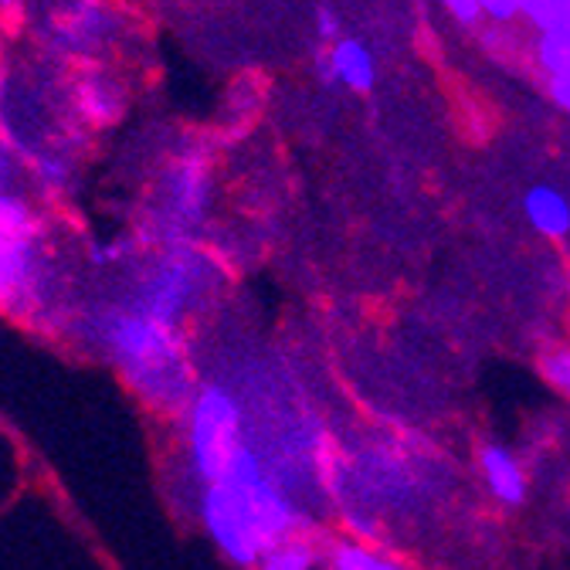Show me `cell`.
Listing matches in <instances>:
<instances>
[{
    "label": "cell",
    "instance_id": "obj_1",
    "mask_svg": "<svg viewBox=\"0 0 570 570\" xmlns=\"http://www.w3.org/2000/svg\"><path fill=\"white\" fill-rule=\"evenodd\" d=\"M194 513L210 543L238 567H255L268 547L303 530L299 503L252 442L222 479L197 489Z\"/></svg>",
    "mask_w": 570,
    "mask_h": 570
},
{
    "label": "cell",
    "instance_id": "obj_2",
    "mask_svg": "<svg viewBox=\"0 0 570 570\" xmlns=\"http://www.w3.org/2000/svg\"><path fill=\"white\" fill-rule=\"evenodd\" d=\"M82 330L89 343L147 404L177 414L194 394L197 381L184 330L142 316L129 309L122 299H109L89 309Z\"/></svg>",
    "mask_w": 570,
    "mask_h": 570
},
{
    "label": "cell",
    "instance_id": "obj_3",
    "mask_svg": "<svg viewBox=\"0 0 570 570\" xmlns=\"http://www.w3.org/2000/svg\"><path fill=\"white\" fill-rule=\"evenodd\" d=\"M180 414L184 465L194 489L222 479L248 445V417L238 394L218 381H197Z\"/></svg>",
    "mask_w": 570,
    "mask_h": 570
},
{
    "label": "cell",
    "instance_id": "obj_4",
    "mask_svg": "<svg viewBox=\"0 0 570 570\" xmlns=\"http://www.w3.org/2000/svg\"><path fill=\"white\" fill-rule=\"evenodd\" d=\"M207 289L210 265L204 262V255H197L194 248H164L116 299L164 326L187 330V320L197 313Z\"/></svg>",
    "mask_w": 570,
    "mask_h": 570
},
{
    "label": "cell",
    "instance_id": "obj_5",
    "mask_svg": "<svg viewBox=\"0 0 570 570\" xmlns=\"http://www.w3.org/2000/svg\"><path fill=\"white\" fill-rule=\"evenodd\" d=\"M45 282L41 228L31 204L0 190V306L14 313L38 309Z\"/></svg>",
    "mask_w": 570,
    "mask_h": 570
},
{
    "label": "cell",
    "instance_id": "obj_6",
    "mask_svg": "<svg viewBox=\"0 0 570 570\" xmlns=\"http://www.w3.org/2000/svg\"><path fill=\"white\" fill-rule=\"evenodd\" d=\"M210 187L214 177L204 154L190 150L170 160V167L160 177L154 204V228L164 248H194V238L204 228L210 210Z\"/></svg>",
    "mask_w": 570,
    "mask_h": 570
},
{
    "label": "cell",
    "instance_id": "obj_7",
    "mask_svg": "<svg viewBox=\"0 0 570 570\" xmlns=\"http://www.w3.org/2000/svg\"><path fill=\"white\" fill-rule=\"evenodd\" d=\"M119 31L109 0H51L41 35L61 58H96Z\"/></svg>",
    "mask_w": 570,
    "mask_h": 570
},
{
    "label": "cell",
    "instance_id": "obj_8",
    "mask_svg": "<svg viewBox=\"0 0 570 570\" xmlns=\"http://www.w3.org/2000/svg\"><path fill=\"white\" fill-rule=\"evenodd\" d=\"M320 71L326 82H340L353 92H371L377 82V61L361 38H340L326 48Z\"/></svg>",
    "mask_w": 570,
    "mask_h": 570
},
{
    "label": "cell",
    "instance_id": "obj_9",
    "mask_svg": "<svg viewBox=\"0 0 570 570\" xmlns=\"http://www.w3.org/2000/svg\"><path fill=\"white\" fill-rule=\"evenodd\" d=\"M479 469H482V479H485V489L499 499L503 507H520L527 499V469L523 462L503 449V445H485L479 452Z\"/></svg>",
    "mask_w": 570,
    "mask_h": 570
},
{
    "label": "cell",
    "instance_id": "obj_10",
    "mask_svg": "<svg viewBox=\"0 0 570 570\" xmlns=\"http://www.w3.org/2000/svg\"><path fill=\"white\" fill-rule=\"evenodd\" d=\"M71 106H76V112L96 126V129H106L112 126L119 116H122V92L116 86V79H106V76H82L76 82V92H71Z\"/></svg>",
    "mask_w": 570,
    "mask_h": 570
},
{
    "label": "cell",
    "instance_id": "obj_11",
    "mask_svg": "<svg viewBox=\"0 0 570 570\" xmlns=\"http://www.w3.org/2000/svg\"><path fill=\"white\" fill-rule=\"evenodd\" d=\"M523 214L543 238H567L570 235V197L550 184H537L523 197Z\"/></svg>",
    "mask_w": 570,
    "mask_h": 570
},
{
    "label": "cell",
    "instance_id": "obj_12",
    "mask_svg": "<svg viewBox=\"0 0 570 570\" xmlns=\"http://www.w3.org/2000/svg\"><path fill=\"white\" fill-rule=\"evenodd\" d=\"M320 550L316 543H309L303 533L289 537V540H282L275 547H268L252 570H320Z\"/></svg>",
    "mask_w": 570,
    "mask_h": 570
},
{
    "label": "cell",
    "instance_id": "obj_13",
    "mask_svg": "<svg viewBox=\"0 0 570 570\" xmlns=\"http://www.w3.org/2000/svg\"><path fill=\"white\" fill-rule=\"evenodd\" d=\"M326 560H330V570H404L394 557H387L361 540H343V543L330 547Z\"/></svg>",
    "mask_w": 570,
    "mask_h": 570
},
{
    "label": "cell",
    "instance_id": "obj_14",
    "mask_svg": "<svg viewBox=\"0 0 570 570\" xmlns=\"http://www.w3.org/2000/svg\"><path fill=\"white\" fill-rule=\"evenodd\" d=\"M520 18L537 31H563L570 28V0H520Z\"/></svg>",
    "mask_w": 570,
    "mask_h": 570
},
{
    "label": "cell",
    "instance_id": "obj_15",
    "mask_svg": "<svg viewBox=\"0 0 570 570\" xmlns=\"http://www.w3.org/2000/svg\"><path fill=\"white\" fill-rule=\"evenodd\" d=\"M540 374H543V381H547L557 394L570 397V346H553V350H547V353L540 356Z\"/></svg>",
    "mask_w": 570,
    "mask_h": 570
},
{
    "label": "cell",
    "instance_id": "obj_16",
    "mask_svg": "<svg viewBox=\"0 0 570 570\" xmlns=\"http://www.w3.org/2000/svg\"><path fill=\"white\" fill-rule=\"evenodd\" d=\"M442 4H445V11L452 14V21L462 24V28H475V24L485 18L482 0H442Z\"/></svg>",
    "mask_w": 570,
    "mask_h": 570
},
{
    "label": "cell",
    "instance_id": "obj_17",
    "mask_svg": "<svg viewBox=\"0 0 570 570\" xmlns=\"http://www.w3.org/2000/svg\"><path fill=\"white\" fill-rule=\"evenodd\" d=\"M482 11L495 24H510L520 18V0H482Z\"/></svg>",
    "mask_w": 570,
    "mask_h": 570
},
{
    "label": "cell",
    "instance_id": "obj_18",
    "mask_svg": "<svg viewBox=\"0 0 570 570\" xmlns=\"http://www.w3.org/2000/svg\"><path fill=\"white\" fill-rule=\"evenodd\" d=\"M340 28H343V24H340V14H336L333 8H320V11H316V35H320V41H326V45L340 41V38H343Z\"/></svg>",
    "mask_w": 570,
    "mask_h": 570
},
{
    "label": "cell",
    "instance_id": "obj_19",
    "mask_svg": "<svg viewBox=\"0 0 570 570\" xmlns=\"http://www.w3.org/2000/svg\"><path fill=\"white\" fill-rule=\"evenodd\" d=\"M547 96L553 99V106H560L563 112H570V76L547 79Z\"/></svg>",
    "mask_w": 570,
    "mask_h": 570
},
{
    "label": "cell",
    "instance_id": "obj_20",
    "mask_svg": "<svg viewBox=\"0 0 570 570\" xmlns=\"http://www.w3.org/2000/svg\"><path fill=\"white\" fill-rule=\"evenodd\" d=\"M24 0H0V11H18Z\"/></svg>",
    "mask_w": 570,
    "mask_h": 570
}]
</instances>
